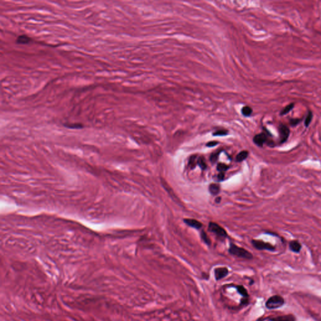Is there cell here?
<instances>
[{
    "instance_id": "26",
    "label": "cell",
    "mask_w": 321,
    "mask_h": 321,
    "mask_svg": "<svg viewBox=\"0 0 321 321\" xmlns=\"http://www.w3.org/2000/svg\"><path fill=\"white\" fill-rule=\"evenodd\" d=\"M218 142L216 141H210L208 142L207 144V146L208 147H213V146H215L216 145L218 144Z\"/></svg>"
},
{
    "instance_id": "15",
    "label": "cell",
    "mask_w": 321,
    "mask_h": 321,
    "mask_svg": "<svg viewBox=\"0 0 321 321\" xmlns=\"http://www.w3.org/2000/svg\"><path fill=\"white\" fill-rule=\"evenodd\" d=\"M294 103H291L290 104H288V106H287L286 107H285L283 109H282L280 112V116H284V115L287 114L288 113L290 112L294 109Z\"/></svg>"
},
{
    "instance_id": "5",
    "label": "cell",
    "mask_w": 321,
    "mask_h": 321,
    "mask_svg": "<svg viewBox=\"0 0 321 321\" xmlns=\"http://www.w3.org/2000/svg\"><path fill=\"white\" fill-rule=\"evenodd\" d=\"M278 132L279 135H280V144H284L287 141L289 135H290V129L287 125L281 124L278 126Z\"/></svg>"
},
{
    "instance_id": "16",
    "label": "cell",
    "mask_w": 321,
    "mask_h": 321,
    "mask_svg": "<svg viewBox=\"0 0 321 321\" xmlns=\"http://www.w3.org/2000/svg\"><path fill=\"white\" fill-rule=\"evenodd\" d=\"M65 127L69 128V129H82L83 127V124L80 123H68V124H64Z\"/></svg>"
},
{
    "instance_id": "27",
    "label": "cell",
    "mask_w": 321,
    "mask_h": 321,
    "mask_svg": "<svg viewBox=\"0 0 321 321\" xmlns=\"http://www.w3.org/2000/svg\"><path fill=\"white\" fill-rule=\"evenodd\" d=\"M224 177H225L224 173H219V174L218 175V178L219 181H222V180L224 179Z\"/></svg>"
},
{
    "instance_id": "6",
    "label": "cell",
    "mask_w": 321,
    "mask_h": 321,
    "mask_svg": "<svg viewBox=\"0 0 321 321\" xmlns=\"http://www.w3.org/2000/svg\"><path fill=\"white\" fill-rule=\"evenodd\" d=\"M253 142L255 144L259 146V147H262L265 143L267 142L269 144L268 134L265 133V132H262V133L255 135L253 137Z\"/></svg>"
},
{
    "instance_id": "28",
    "label": "cell",
    "mask_w": 321,
    "mask_h": 321,
    "mask_svg": "<svg viewBox=\"0 0 321 321\" xmlns=\"http://www.w3.org/2000/svg\"><path fill=\"white\" fill-rule=\"evenodd\" d=\"M220 201H221V198H220V197L216 198V200H215V201H216V203H219V202H220Z\"/></svg>"
},
{
    "instance_id": "17",
    "label": "cell",
    "mask_w": 321,
    "mask_h": 321,
    "mask_svg": "<svg viewBox=\"0 0 321 321\" xmlns=\"http://www.w3.org/2000/svg\"><path fill=\"white\" fill-rule=\"evenodd\" d=\"M197 156H192L189 160V166L191 169H194L195 166L198 165V159Z\"/></svg>"
},
{
    "instance_id": "2",
    "label": "cell",
    "mask_w": 321,
    "mask_h": 321,
    "mask_svg": "<svg viewBox=\"0 0 321 321\" xmlns=\"http://www.w3.org/2000/svg\"><path fill=\"white\" fill-rule=\"evenodd\" d=\"M285 301L284 298L280 295H274L267 300L265 303L266 307L268 309H274L280 308L284 305Z\"/></svg>"
},
{
    "instance_id": "21",
    "label": "cell",
    "mask_w": 321,
    "mask_h": 321,
    "mask_svg": "<svg viewBox=\"0 0 321 321\" xmlns=\"http://www.w3.org/2000/svg\"><path fill=\"white\" fill-rule=\"evenodd\" d=\"M201 236L202 240H203V242H204L205 243H207V245H210V244H211V240H210V238H209V237H208V236L207 235V233H206L204 231H202V232H201Z\"/></svg>"
},
{
    "instance_id": "22",
    "label": "cell",
    "mask_w": 321,
    "mask_h": 321,
    "mask_svg": "<svg viewBox=\"0 0 321 321\" xmlns=\"http://www.w3.org/2000/svg\"><path fill=\"white\" fill-rule=\"evenodd\" d=\"M228 166L226 165L225 164L223 163H219L217 166V169L220 173H224L226 170H228Z\"/></svg>"
},
{
    "instance_id": "23",
    "label": "cell",
    "mask_w": 321,
    "mask_h": 321,
    "mask_svg": "<svg viewBox=\"0 0 321 321\" xmlns=\"http://www.w3.org/2000/svg\"><path fill=\"white\" fill-rule=\"evenodd\" d=\"M301 121H302L301 119H298V118L291 119L290 120V124L292 126H295V125H298L300 123H301Z\"/></svg>"
},
{
    "instance_id": "11",
    "label": "cell",
    "mask_w": 321,
    "mask_h": 321,
    "mask_svg": "<svg viewBox=\"0 0 321 321\" xmlns=\"http://www.w3.org/2000/svg\"><path fill=\"white\" fill-rule=\"evenodd\" d=\"M31 40H32V39L30 37L26 35H22L18 36V38H16V43L17 44L25 45L30 43Z\"/></svg>"
},
{
    "instance_id": "24",
    "label": "cell",
    "mask_w": 321,
    "mask_h": 321,
    "mask_svg": "<svg viewBox=\"0 0 321 321\" xmlns=\"http://www.w3.org/2000/svg\"><path fill=\"white\" fill-rule=\"evenodd\" d=\"M219 154V152H214V153H213V154L211 155V156H210V160H211V161L213 163H215V162L217 161Z\"/></svg>"
},
{
    "instance_id": "19",
    "label": "cell",
    "mask_w": 321,
    "mask_h": 321,
    "mask_svg": "<svg viewBox=\"0 0 321 321\" xmlns=\"http://www.w3.org/2000/svg\"><path fill=\"white\" fill-rule=\"evenodd\" d=\"M312 117H313V114L312 112V111H309L307 115V117L305 119L304 121V124H305V127H308L309 124L311 123V121L312 120Z\"/></svg>"
},
{
    "instance_id": "3",
    "label": "cell",
    "mask_w": 321,
    "mask_h": 321,
    "mask_svg": "<svg viewBox=\"0 0 321 321\" xmlns=\"http://www.w3.org/2000/svg\"><path fill=\"white\" fill-rule=\"evenodd\" d=\"M208 229L212 233H214L216 235H217L220 238H225L227 237V233L225 230L223 229L221 226L216 224V223L211 222L209 224Z\"/></svg>"
},
{
    "instance_id": "9",
    "label": "cell",
    "mask_w": 321,
    "mask_h": 321,
    "mask_svg": "<svg viewBox=\"0 0 321 321\" xmlns=\"http://www.w3.org/2000/svg\"><path fill=\"white\" fill-rule=\"evenodd\" d=\"M184 223L188 226H191V227L194 228L196 229H200L202 227L201 223L198 221L196 219H184Z\"/></svg>"
},
{
    "instance_id": "25",
    "label": "cell",
    "mask_w": 321,
    "mask_h": 321,
    "mask_svg": "<svg viewBox=\"0 0 321 321\" xmlns=\"http://www.w3.org/2000/svg\"><path fill=\"white\" fill-rule=\"evenodd\" d=\"M228 134V131L226 130H219L214 132V135H225Z\"/></svg>"
},
{
    "instance_id": "12",
    "label": "cell",
    "mask_w": 321,
    "mask_h": 321,
    "mask_svg": "<svg viewBox=\"0 0 321 321\" xmlns=\"http://www.w3.org/2000/svg\"><path fill=\"white\" fill-rule=\"evenodd\" d=\"M235 288H236L237 292L239 293V294L242 295L243 298L249 297V293H248L247 289L243 285H236L235 286Z\"/></svg>"
},
{
    "instance_id": "20",
    "label": "cell",
    "mask_w": 321,
    "mask_h": 321,
    "mask_svg": "<svg viewBox=\"0 0 321 321\" xmlns=\"http://www.w3.org/2000/svg\"><path fill=\"white\" fill-rule=\"evenodd\" d=\"M198 165L202 169H205L207 167V164L203 157H199L198 158Z\"/></svg>"
},
{
    "instance_id": "7",
    "label": "cell",
    "mask_w": 321,
    "mask_h": 321,
    "mask_svg": "<svg viewBox=\"0 0 321 321\" xmlns=\"http://www.w3.org/2000/svg\"><path fill=\"white\" fill-rule=\"evenodd\" d=\"M228 274V270L226 267L216 268L215 270V279L217 281L225 277Z\"/></svg>"
},
{
    "instance_id": "18",
    "label": "cell",
    "mask_w": 321,
    "mask_h": 321,
    "mask_svg": "<svg viewBox=\"0 0 321 321\" xmlns=\"http://www.w3.org/2000/svg\"><path fill=\"white\" fill-rule=\"evenodd\" d=\"M252 109L249 106H245L242 109V113L244 116H250L252 114Z\"/></svg>"
},
{
    "instance_id": "13",
    "label": "cell",
    "mask_w": 321,
    "mask_h": 321,
    "mask_svg": "<svg viewBox=\"0 0 321 321\" xmlns=\"http://www.w3.org/2000/svg\"><path fill=\"white\" fill-rule=\"evenodd\" d=\"M249 156V152L247 151H243L240 152L239 154L236 156V160L237 162H242L243 160L247 159V158Z\"/></svg>"
},
{
    "instance_id": "4",
    "label": "cell",
    "mask_w": 321,
    "mask_h": 321,
    "mask_svg": "<svg viewBox=\"0 0 321 321\" xmlns=\"http://www.w3.org/2000/svg\"><path fill=\"white\" fill-rule=\"evenodd\" d=\"M252 245L255 249L260 250H268V251H274L275 250V247L272 245V244L265 242L261 240H252Z\"/></svg>"
},
{
    "instance_id": "8",
    "label": "cell",
    "mask_w": 321,
    "mask_h": 321,
    "mask_svg": "<svg viewBox=\"0 0 321 321\" xmlns=\"http://www.w3.org/2000/svg\"><path fill=\"white\" fill-rule=\"evenodd\" d=\"M289 249L294 253H299L302 249V245L298 241L293 240L289 243Z\"/></svg>"
},
{
    "instance_id": "14",
    "label": "cell",
    "mask_w": 321,
    "mask_h": 321,
    "mask_svg": "<svg viewBox=\"0 0 321 321\" xmlns=\"http://www.w3.org/2000/svg\"><path fill=\"white\" fill-rule=\"evenodd\" d=\"M219 190H220L219 186L217 184H210V187H209L210 192L211 193V194L213 195L218 194L219 192Z\"/></svg>"
},
{
    "instance_id": "1",
    "label": "cell",
    "mask_w": 321,
    "mask_h": 321,
    "mask_svg": "<svg viewBox=\"0 0 321 321\" xmlns=\"http://www.w3.org/2000/svg\"><path fill=\"white\" fill-rule=\"evenodd\" d=\"M229 252L233 255L236 256L242 259H245L250 260L253 259L252 254L249 251L243 249V248L239 247L234 244H231L229 249Z\"/></svg>"
},
{
    "instance_id": "10",
    "label": "cell",
    "mask_w": 321,
    "mask_h": 321,
    "mask_svg": "<svg viewBox=\"0 0 321 321\" xmlns=\"http://www.w3.org/2000/svg\"><path fill=\"white\" fill-rule=\"evenodd\" d=\"M270 321H295V317L293 315H285L273 317L270 319Z\"/></svg>"
}]
</instances>
